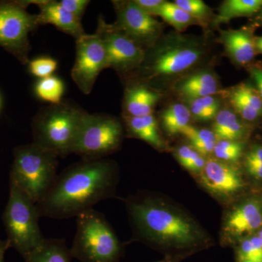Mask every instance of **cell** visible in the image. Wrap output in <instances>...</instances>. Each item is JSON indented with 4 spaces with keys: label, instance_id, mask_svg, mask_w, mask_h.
<instances>
[{
    "label": "cell",
    "instance_id": "484cf974",
    "mask_svg": "<svg viewBox=\"0 0 262 262\" xmlns=\"http://www.w3.org/2000/svg\"><path fill=\"white\" fill-rule=\"evenodd\" d=\"M188 108L192 117L199 121H210L214 120L221 110L220 101L215 96L187 100Z\"/></svg>",
    "mask_w": 262,
    "mask_h": 262
},
{
    "label": "cell",
    "instance_id": "1f68e13d",
    "mask_svg": "<svg viewBox=\"0 0 262 262\" xmlns=\"http://www.w3.org/2000/svg\"><path fill=\"white\" fill-rule=\"evenodd\" d=\"M245 166L253 178L262 180V146H253L248 151L245 158Z\"/></svg>",
    "mask_w": 262,
    "mask_h": 262
},
{
    "label": "cell",
    "instance_id": "ac0fdd59",
    "mask_svg": "<svg viewBox=\"0 0 262 262\" xmlns=\"http://www.w3.org/2000/svg\"><path fill=\"white\" fill-rule=\"evenodd\" d=\"M220 90L216 76L211 71H196L184 76L176 85V91L184 101L194 98L215 96Z\"/></svg>",
    "mask_w": 262,
    "mask_h": 262
},
{
    "label": "cell",
    "instance_id": "74e56055",
    "mask_svg": "<svg viewBox=\"0 0 262 262\" xmlns=\"http://www.w3.org/2000/svg\"><path fill=\"white\" fill-rule=\"evenodd\" d=\"M250 72L257 87L256 91L262 100V69L259 67H253Z\"/></svg>",
    "mask_w": 262,
    "mask_h": 262
},
{
    "label": "cell",
    "instance_id": "7402d4cb",
    "mask_svg": "<svg viewBox=\"0 0 262 262\" xmlns=\"http://www.w3.org/2000/svg\"><path fill=\"white\" fill-rule=\"evenodd\" d=\"M261 8L262 0H226L215 15L213 26L227 23L232 18L250 16L259 12Z\"/></svg>",
    "mask_w": 262,
    "mask_h": 262
},
{
    "label": "cell",
    "instance_id": "ffe728a7",
    "mask_svg": "<svg viewBox=\"0 0 262 262\" xmlns=\"http://www.w3.org/2000/svg\"><path fill=\"white\" fill-rule=\"evenodd\" d=\"M212 131L217 140L241 141L247 134V128L237 114L229 108L219 111L213 120Z\"/></svg>",
    "mask_w": 262,
    "mask_h": 262
},
{
    "label": "cell",
    "instance_id": "277c9868",
    "mask_svg": "<svg viewBox=\"0 0 262 262\" xmlns=\"http://www.w3.org/2000/svg\"><path fill=\"white\" fill-rule=\"evenodd\" d=\"M86 112L70 101L42 108L33 119V143L65 158L74 146Z\"/></svg>",
    "mask_w": 262,
    "mask_h": 262
},
{
    "label": "cell",
    "instance_id": "5bb4252c",
    "mask_svg": "<svg viewBox=\"0 0 262 262\" xmlns=\"http://www.w3.org/2000/svg\"><path fill=\"white\" fill-rule=\"evenodd\" d=\"M27 7L37 5L40 13L39 16L41 24H52L60 31L72 36L76 39L86 34L81 20L71 14L62 7L59 2L54 0H24Z\"/></svg>",
    "mask_w": 262,
    "mask_h": 262
},
{
    "label": "cell",
    "instance_id": "2e32d148",
    "mask_svg": "<svg viewBox=\"0 0 262 262\" xmlns=\"http://www.w3.org/2000/svg\"><path fill=\"white\" fill-rule=\"evenodd\" d=\"M262 225V208L256 201H248L235 207L226 218L224 230L232 236H241L256 230Z\"/></svg>",
    "mask_w": 262,
    "mask_h": 262
},
{
    "label": "cell",
    "instance_id": "f35d334b",
    "mask_svg": "<svg viewBox=\"0 0 262 262\" xmlns=\"http://www.w3.org/2000/svg\"><path fill=\"white\" fill-rule=\"evenodd\" d=\"M193 252H186L180 253H173V254H168L165 256L163 259L156 262H181L182 260L185 259L188 256L194 254Z\"/></svg>",
    "mask_w": 262,
    "mask_h": 262
},
{
    "label": "cell",
    "instance_id": "836d02e7",
    "mask_svg": "<svg viewBox=\"0 0 262 262\" xmlns=\"http://www.w3.org/2000/svg\"><path fill=\"white\" fill-rule=\"evenodd\" d=\"M58 2L63 8L80 20L90 3L89 0H61Z\"/></svg>",
    "mask_w": 262,
    "mask_h": 262
},
{
    "label": "cell",
    "instance_id": "f1b7e54d",
    "mask_svg": "<svg viewBox=\"0 0 262 262\" xmlns=\"http://www.w3.org/2000/svg\"><path fill=\"white\" fill-rule=\"evenodd\" d=\"M244 151L242 142L237 141L218 140L213 154L215 159L223 162H235L241 158Z\"/></svg>",
    "mask_w": 262,
    "mask_h": 262
},
{
    "label": "cell",
    "instance_id": "9c48e42d",
    "mask_svg": "<svg viewBox=\"0 0 262 262\" xmlns=\"http://www.w3.org/2000/svg\"><path fill=\"white\" fill-rule=\"evenodd\" d=\"M23 0H0V47L22 64L29 62V33L41 24L39 14H31Z\"/></svg>",
    "mask_w": 262,
    "mask_h": 262
},
{
    "label": "cell",
    "instance_id": "8fae6325",
    "mask_svg": "<svg viewBox=\"0 0 262 262\" xmlns=\"http://www.w3.org/2000/svg\"><path fill=\"white\" fill-rule=\"evenodd\" d=\"M76 57L71 76L81 92L89 95L101 71L107 68L106 51L97 32L76 39Z\"/></svg>",
    "mask_w": 262,
    "mask_h": 262
},
{
    "label": "cell",
    "instance_id": "e0dca14e",
    "mask_svg": "<svg viewBox=\"0 0 262 262\" xmlns=\"http://www.w3.org/2000/svg\"><path fill=\"white\" fill-rule=\"evenodd\" d=\"M219 41L223 45L227 56L237 64H247L256 56L254 38L246 29L220 31Z\"/></svg>",
    "mask_w": 262,
    "mask_h": 262
},
{
    "label": "cell",
    "instance_id": "52a82bcc",
    "mask_svg": "<svg viewBox=\"0 0 262 262\" xmlns=\"http://www.w3.org/2000/svg\"><path fill=\"white\" fill-rule=\"evenodd\" d=\"M37 204L18 187L10 184V194L3 215L10 248L25 258L44 242L39 226Z\"/></svg>",
    "mask_w": 262,
    "mask_h": 262
},
{
    "label": "cell",
    "instance_id": "d590c367",
    "mask_svg": "<svg viewBox=\"0 0 262 262\" xmlns=\"http://www.w3.org/2000/svg\"><path fill=\"white\" fill-rule=\"evenodd\" d=\"M239 260H249V261L262 262L255 251L251 239H245L239 246L238 251V261Z\"/></svg>",
    "mask_w": 262,
    "mask_h": 262
},
{
    "label": "cell",
    "instance_id": "8d00e7d4",
    "mask_svg": "<svg viewBox=\"0 0 262 262\" xmlns=\"http://www.w3.org/2000/svg\"><path fill=\"white\" fill-rule=\"evenodd\" d=\"M134 1L138 6L140 7L141 9L152 16L156 10L165 2L164 0H134Z\"/></svg>",
    "mask_w": 262,
    "mask_h": 262
},
{
    "label": "cell",
    "instance_id": "d4e9b609",
    "mask_svg": "<svg viewBox=\"0 0 262 262\" xmlns=\"http://www.w3.org/2000/svg\"><path fill=\"white\" fill-rule=\"evenodd\" d=\"M182 134L187 138L191 146L199 154L203 156L213 154L218 141L213 131L206 128H198L189 125L183 130Z\"/></svg>",
    "mask_w": 262,
    "mask_h": 262
},
{
    "label": "cell",
    "instance_id": "f6af8a7d",
    "mask_svg": "<svg viewBox=\"0 0 262 262\" xmlns=\"http://www.w3.org/2000/svg\"><path fill=\"white\" fill-rule=\"evenodd\" d=\"M258 236H259L260 238H261L262 241V229L260 231L259 234H258Z\"/></svg>",
    "mask_w": 262,
    "mask_h": 262
},
{
    "label": "cell",
    "instance_id": "d6986e66",
    "mask_svg": "<svg viewBox=\"0 0 262 262\" xmlns=\"http://www.w3.org/2000/svg\"><path fill=\"white\" fill-rule=\"evenodd\" d=\"M124 120L129 135L145 141L155 149H165V144L153 114L142 117H124Z\"/></svg>",
    "mask_w": 262,
    "mask_h": 262
},
{
    "label": "cell",
    "instance_id": "60d3db41",
    "mask_svg": "<svg viewBox=\"0 0 262 262\" xmlns=\"http://www.w3.org/2000/svg\"><path fill=\"white\" fill-rule=\"evenodd\" d=\"M9 248L10 246L8 239L0 241V262H5V254Z\"/></svg>",
    "mask_w": 262,
    "mask_h": 262
},
{
    "label": "cell",
    "instance_id": "9a60e30c",
    "mask_svg": "<svg viewBox=\"0 0 262 262\" xmlns=\"http://www.w3.org/2000/svg\"><path fill=\"white\" fill-rule=\"evenodd\" d=\"M161 95L149 84L130 80L123 98V117H142L152 115Z\"/></svg>",
    "mask_w": 262,
    "mask_h": 262
},
{
    "label": "cell",
    "instance_id": "7a4b0ae2",
    "mask_svg": "<svg viewBox=\"0 0 262 262\" xmlns=\"http://www.w3.org/2000/svg\"><path fill=\"white\" fill-rule=\"evenodd\" d=\"M116 164L106 159L82 160L65 169L37 206L41 217L66 220L78 216L113 195Z\"/></svg>",
    "mask_w": 262,
    "mask_h": 262
},
{
    "label": "cell",
    "instance_id": "6da1fadb",
    "mask_svg": "<svg viewBox=\"0 0 262 262\" xmlns=\"http://www.w3.org/2000/svg\"><path fill=\"white\" fill-rule=\"evenodd\" d=\"M136 238L173 253H196L211 246L209 236L180 208L156 196L138 195L127 201Z\"/></svg>",
    "mask_w": 262,
    "mask_h": 262
},
{
    "label": "cell",
    "instance_id": "3957f363",
    "mask_svg": "<svg viewBox=\"0 0 262 262\" xmlns=\"http://www.w3.org/2000/svg\"><path fill=\"white\" fill-rule=\"evenodd\" d=\"M207 50L201 38L176 31L169 33L146 50L144 61L128 78L149 84L181 77L204 59Z\"/></svg>",
    "mask_w": 262,
    "mask_h": 262
},
{
    "label": "cell",
    "instance_id": "ee69618b",
    "mask_svg": "<svg viewBox=\"0 0 262 262\" xmlns=\"http://www.w3.org/2000/svg\"><path fill=\"white\" fill-rule=\"evenodd\" d=\"M239 262H257V261H249V260H239Z\"/></svg>",
    "mask_w": 262,
    "mask_h": 262
},
{
    "label": "cell",
    "instance_id": "603a6c76",
    "mask_svg": "<svg viewBox=\"0 0 262 262\" xmlns=\"http://www.w3.org/2000/svg\"><path fill=\"white\" fill-rule=\"evenodd\" d=\"M191 115L189 108L182 103H172L162 112V125L168 135L182 134L190 124Z\"/></svg>",
    "mask_w": 262,
    "mask_h": 262
},
{
    "label": "cell",
    "instance_id": "44dd1931",
    "mask_svg": "<svg viewBox=\"0 0 262 262\" xmlns=\"http://www.w3.org/2000/svg\"><path fill=\"white\" fill-rule=\"evenodd\" d=\"M70 248L64 239L46 238L37 249L24 258L25 262H71Z\"/></svg>",
    "mask_w": 262,
    "mask_h": 262
},
{
    "label": "cell",
    "instance_id": "ab89813d",
    "mask_svg": "<svg viewBox=\"0 0 262 262\" xmlns=\"http://www.w3.org/2000/svg\"><path fill=\"white\" fill-rule=\"evenodd\" d=\"M251 239V244H252L255 251L258 256V257L261 258L262 261V241L260 238L259 236H253V237L250 238Z\"/></svg>",
    "mask_w": 262,
    "mask_h": 262
},
{
    "label": "cell",
    "instance_id": "bcb514c9",
    "mask_svg": "<svg viewBox=\"0 0 262 262\" xmlns=\"http://www.w3.org/2000/svg\"><path fill=\"white\" fill-rule=\"evenodd\" d=\"M0 108H1V99H0Z\"/></svg>",
    "mask_w": 262,
    "mask_h": 262
},
{
    "label": "cell",
    "instance_id": "30bf717a",
    "mask_svg": "<svg viewBox=\"0 0 262 262\" xmlns=\"http://www.w3.org/2000/svg\"><path fill=\"white\" fill-rule=\"evenodd\" d=\"M96 32L99 34L104 46L107 68L129 77L140 67L145 58V50L115 24L106 23L101 16Z\"/></svg>",
    "mask_w": 262,
    "mask_h": 262
},
{
    "label": "cell",
    "instance_id": "b9f144b4",
    "mask_svg": "<svg viewBox=\"0 0 262 262\" xmlns=\"http://www.w3.org/2000/svg\"><path fill=\"white\" fill-rule=\"evenodd\" d=\"M254 46L256 53L262 54V36L254 37Z\"/></svg>",
    "mask_w": 262,
    "mask_h": 262
},
{
    "label": "cell",
    "instance_id": "83f0119b",
    "mask_svg": "<svg viewBox=\"0 0 262 262\" xmlns=\"http://www.w3.org/2000/svg\"><path fill=\"white\" fill-rule=\"evenodd\" d=\"M173 3L198 20L200 25L206 26L210 19H214L213 10L202 0H176Z\"/></svg>",
    "mask_w": 262,
    "mask_h": 262
},
{
    "label": "cell",
    "instance_id": "4fadbf2b",
    "mask_svg": "<svg viewBox=\"0 0 262 262\" xmlns=\"http://www.w3.org/2000/svg\"><path fill=\"white\" fill-rule=\"evenodd\" d=\"M200 177L203 187L221 199L234 195L244 186V181L237 169L226 162L217 159L206 161Z\"/></svg>",
    "mask_w": 262,
    "mask_h": 262
},
{
    "label": "cell",
    "instance_id": "d6a6232c",
    "mask_svg": "<svg viewBox=\"0 0 262 262\" xmlns=\"http://www.w3.org/2000/svg\"><path fill=\"white\" fill-rule=\"evenodd\" d=\"M229 102L234 110V113L239 115L241 118L248 122H253L257 120L258 118L262 117L254 108L248 106L247 103L244 102L237 96L229 93Z\"/></svg>",
    "mask_w": 262,
    "mask_h": 262
},
{
    "label": "cell",
    "instance_id": "4dcf8cb0",
    "mask_svg": "<svg viewBox=\"0 0 262 262\" xmlns=\"http://www.w3.org/2000/svg\"><path fill=\"white\" fill-rule=\"evenodd\" d=\"M229 92L242 99L262 116V100L256 90L248 84H241L233 88Z\"/></svg>",
    "mask_w": 262,
    "mask_h": 262
},
{
    "label": "cell",
    "instance_id": "5b68a950",
    "mask_svg": "<svg viewBox=\"0 0 262 262\" xmlns=\"http://www.w3.org/2000/svg\"><path fill=\"white\" fill-rule=\"evenodd\" d=\"M58 155L37 144L17 146L10 172V184L27 194L36 204L56 182Z\"/></svg>",
    "mask_w": 262,
    "mask_h": 262
},
{
    "label": "cell",
    "instance_id": "7c38bea8",
    "mask_svg": "<svg viewBox=\"0 0 262 262\" xmlns=\"http://www.w3.org/2000/svg\"><path fill=\"white\" fill-rule=\"evenodd\" d=\"M117 28L144 48L152 47L163 32L162 24L131 1H113Z\"/></svg>",
    "mask_w": 262,
    "mask_h": 262
},
{
    "label": "cell",
    "instance_id": "cb8c5ba5",
    "mask_svg": "<svg viewBox=\"0 0 262 262\" xmlns=\"http://www.w3.org/2000/svg\"><path fill=\"white\" fill-rule=\"evenodd\" d=\"M154 15L161 17L166 23L182 33L192 25H200L199 22L174 3L165 1L155 12Z\"/></svg>",
    "mask_w": 262,
    "mask_h": 262
},
{
    "label": "cell",
    "instance_id": "4316f807",
    "mask_svg": "<svg viewBox=\"0 0 262 262\" xmlns=\"http://www.w3.org/2000/svg\"><path fill=\"white\" fill-rule=\"evenodd\" d=\"M64 90L63 81L54 76L40 79L34 88L37 97L51 104H58L61 102Z\"/></svg>",
    "mask_w": 262,
    "mask_h": 262
},
{
    "label": "cell",
    "instance_id": "f546056e",
    "mask_svg": "<svg viewBox=\"0 0 262 262\" xmlns=\"http://www.w3.org/2000/svg\"><path fill=\"white\" fill-rule=\"evenodd\" d=\"M28 64L29 72L40 79L51 77L58 67V62L47 56L39 57L29 61Z\"/></svg>",
    "mask_w": 262,
    "mask_h": 262
},
{
    "label": "cell",
    "instance_id": "ba28073f",
    "mask_svg": "<svg viewBox=\"0 0 262 262\" xmlns=\"http://www.w3.org/2000/svg\"><path fill=\"white\" fill-rule=\"evenodd\" d=\"M123 136V125L118 119L105 114L87 113L77 134L73 154L82 160L104 159L118 149Z\"/></svg>",
    "mask_w": 262,
    "mask_h": 262
},
{
    "label": "cell",
    "instance_id": "8992f818",
    "mask_svg": "<svg viewBox=\"0 0 262 262\" xmlns=\"http://www.w3.org/2000/svg\"><path fill=\"white\" fill-rule=\"evenodd\" d=\"M76 220L72 258L81 262H120L123 248L104 215L91 208Z\"/></svg>",
    "mask_w": 262,
    "mask_h": 262
},
{
    "label": "cell",
    "instance_id": "7bdbcfd3",
    "mask_svg": "<svg viewBox=\"0 0 262 262\" xmlns=\"http://www.w3.org/2000/svg\"><path fill=\"white\" fill-rule=\"evenodd\" d=\"M257 20H258V21L261 22V23H262V8L260 10L259 15H258Z\"/></svg>",
    "mask_w": 262,
    "mask_h": 262
},
{
    "label": "cell",
    "instance_id": "e575fe53",
    "mask_svg": "<svg viewBox=\"0 0 262 262\" xmlns=\"http://www.w3.org/2000/svg\"><path fill=\"white\" fill-rule=\"evenodd\" d=\"M201 155L196 151L195 149H193L192 146L187 145H183L179 146L176 152V157L181 165L185 168H188L189 165H191ZM203 156V155H202Z\"/></svg>",
    "mask_w": 262,
    "mask_h": 262
}]
</instances>
